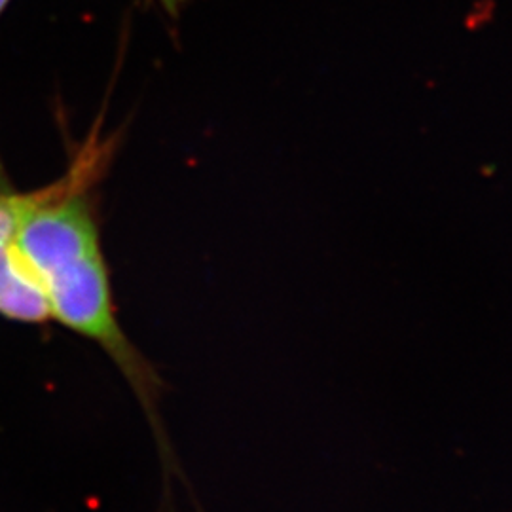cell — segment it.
Segmentation results:
<instances>
[{"instance_id":"3957f363","label":"cell","mask_w":512,"mask_h":512,"mask_svg":"<svg viewBox=\"0 0 512 512\" xmlns=\"http://www.w3.org/2000/svg\"><path fill=\"white\" fill-rule=\"evenodd\" d=\"M0 315L25 323L52 317L46 281L19 253L16 243L0 253Z\"/></svg>"},{"instance_id":"7a4b0ae2","label":"cell","mask_w":512,"mask_h":512,"mask_svg":"<svg viewBox=\"0 0 512 512\" xmlns=\"http://www.w3.org/2000/svg\"><path fill=\"white\" fill-rule=\"evenodd\" d=\"M14 243L44 281L80 260L101 255L97 226L78 196L44 198L23 220Z\"/></svg>"},{"instance_id":"277c9868","label":"cell","mask_w":512,"mask_h":512,"mask_svg":"<svg viewBox=\"0 0 512 512\" xmlns=\"http://www.w3.org/2000/svg\"><path fill=\"white\" fill-rule=\"evenodd\" d=\"M167 8H177L179 4H183L184 0H162Z\"/></svg>"},{"instance_id":"6da1fadb","label":"cell","mask_w":512,"mask_h":512,"mask_svg":"<svg viewBox=\"0 0 512 512\" xmlns=\"http://www.w3.org/2000/svg\"><path fill=\"white\" fill-rule=\"evenodd\" d=\"M52 317L95 342L124 366L135 380L137 370L133 349L116 323L110 300L109 277L101 255L80 260L73 266L46 277Z\"/></svg>"},{"instance_id":"5b68a950","label":"cell","mask_w":512,"mask_h":512,"mask_svg":"<svg viewBox=\"0 0 512 512\" xmlns=\"http://www.w3.org/2000/svg\"><path fill=\"white\" fill-rule=\"evenodd\" d=\"M8 2H10V0H0V14H2V10L6 8V4H8Z\"/></svg>"}]
</instances>
